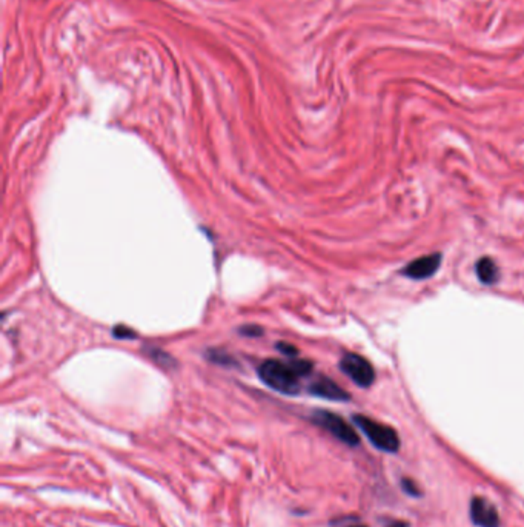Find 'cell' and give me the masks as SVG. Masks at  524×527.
Here are the masks:
<instances>
[{
    "label": "cell",
    "mask_w": 524,
    "mask_h": 527,
    "mask_svg": "<svg viewBox=\"0 0 524 527\" xmlns=\"http://www.w3.org/2000/svg\"><path fill=\"white\" fill-rule=\"evenodd\" d=\"M314 364L306 360L279 361L268 360L258 367V378L273 390L283 395H299L301 392V379L312 373Z\"/></svg>",
    "instance_id": "1"
},
{
    "label": "cell",
    "mask_w": 524,
    "mask_h": 527,
    "mask_svg": "<svg viewBox=\"0 0 524 527\" xmlns=\"http://www.w3.org/2000/svg\"><path fill=\"white\" fill-rule=\"evenodd\" d=\"M352 421L378 450L384 452V454H397L399 452L400 438L390 425L378 423L375 419L364 415H353Z\"/></svg>",
    "instance_id": "2"
},
{
    "label": "cell",
    "mask_w": 524,
    "mask_h": 527,
    "mask_svg": "<svg viewBox=\"0 0 524 527\" xmlns=\"http://www.w3.org/2000/svg\"><path fill=\"white\" fill-rule=\"evenodd\" d=\"M311 421L319 425L327 434H331L334 438H337L338 441L349 445V447H357L360 444V438L357 432L352 429L349 423H346L345 419L337 415V413L329 410H315L311 415Z\"/></svg>",
    "instance_id": "3"
},
{
    "label": "cell",
    "mask_w": 524,
    "mask_h": 527,
    "mask_svg": "<svg viewBox=\"0 0 524 527\" xmlns=\"http://www.w3.org/2000/svg\"><path fill=\"white\" fill-rule=\"evenodd\" d=\"M340 370L358 387L368 388L375 381V370L372 364L362 355L351 353V351L345 353L340 360Z\"/></svg>",
    "instance_id": "4"
},
{
    "label": "cell",
    "mask_w": 524,
    "mask_h": 527,
    "mask_svg": "<svg viewBox=\"0 0 524 527\" xmlns=\"http://www.w3.org/2000/svg\"><path fill=\"white\" fill-rule=\"evenodd\" d=\"M441 259H443L441 253H431V255L421 256V258H416L414 261H410L409 264H406V266L401 268V274L405 276V278L414 279V281L429 279L438 272V268L441 266Z\"/></svg>",
    "instance_id": "5"
},
{
    "label": "cell",
    "mask_w": 524,
    "mask_h": 527,
    "mask_svg": "<svg viewBox=\"0 0 524 527\" xmlns=\"http://www.w3.org/2000/svg\"><path fill=\"white\" fill-rule=\"evenodd\" d=\"M471 522L477 527H500V515L495 506L483 497H473L469 507Z\"/></svg>",
    "instance_id": "6"
},
{
    "label": "cell",
    "mask_w": 524,
    "mask_h": 527,
    "mask_svg": "<svg viewBox=\"0 0 524 527\" xmlns=\"http://www.w3.org/2000/svg\"><path fill=\"white\" fill-rule=\"evenodd\" d=\"M308 392L314 395V397L329 399V401H338V403H345V401L351 399V395L340 387L336 381H332L327 376L320 375L315 378L308 387Z\"/></svg>",
    "instance_id": "7"
},
{
    "label": "cell",
    "mask_w": 524,
    "mask_h": 527,
    "mask_svg": "<svg viewBox=\"0 0 524 527\" xmlns=\"http://www.w3.org/2000/svg\"><path fill=\"white\" fill-rule=\"evenodd\" d=\"M475 273L478 281L486 285H494L495 282L500 279V268H498L497 262L489 258V256H484V258L477 261Z\"/></svg>",
    "instance_id": "8"
},
{
    "label": "cell",
    "mask_w": 524,
    "mask_h": 527,
    "mask_svg": "<svg viewBox=\"0 0 524 527\" xmlns=\"http://www.w3.org/2000/svg\"><path fill=\"white\" fill-rule=\"evenodd\" d=\"M149 356L153 358V360H154L157 364H159V366H162V367L171 368V367L175 366V360H174V358H173L171 355H168L166 351H163L162 349H154V350H151V351H149Z\"/></svg>",
    "instance_id": "9"
},
{
    "label": "cell",
    "mask_w": 524,
    "mask_h": 527,
    "mask_svg": "<svg viewBox=\"0 0 524 527\" xmlns=\"http://www.w3.org/2000/svg\"><path fill=\"white\" fill-rule=\"evenodd\" d=\"M208 358H210L212 362L220 364V366H234V362H236L225 350H211L210 353H208Z\"/></svg>",
    "instance_id": "10"
},
{
    "label": "cell",
    "mask_w": 524,
    "mask_h": 527,
    "mask_svg": "<svg viewBox=\"0 0 524 527\" xmlns=\"http://www.w3.org/2000/svg\"><path fill=\"white\" fill-rule=\"evenodd\" d=\"M401 489H403V492H405L406 495H409V497H414V498H420L421 497L420 487L416 486V482L414 480L403 478L401 480Z\"/></svg>",
    "instance_id": "11"
},
{
    "label": "cell",
    "mask_w": 524,
    "mask_h": 527,
    "mask_svg": "<svg viewBox=\"0 0 524 527\" xmlns=\"http://www.w3.org/2000/svg\"><path fill=\"white\" fill-rule=\"evenodd\" d=\"M112 335H114L117 340H134L137 333L129 327H126V325H117V327L112 330Z\"/></svg>",
    "instance_id": "12"
},
{
    "label": "cell",
    "mask_w": 524,
    "mask_h": 527,
    "mask_svg": "<svg viewBox=\"0 0 524 527\" xmlns=\"http://www.w3.org/2000/svg\"><path fill=\"white\" fill-rule=\"evenodd\" d=\"M240 333H242L243 336L258 338L260 335H263V330L258 327V325H243V327L240 329Z\"/></svg>",
    "instance_id": "13"
},
{
    "label": "cell",
    "mask_w": 524,
    "mask_h": 527,
    "mask_svg": "<svg viewBox=\"0 0 524 527\" xmlns=\"http://www.w3.org/2000/svg\"><path fill=\"white\" fill-rule=\"evenodd\" d=\"M277 349H279L283 355H286L289 358H294L299 355V350H297L295 346H292V344H288V342H279L277 344Z\"/></svg>",
    "instance_id": "14"
},
{
    "label": "cell",
    "mask_w": 524,
    "mask_h": 527,
    "mask_svg": "<svg viewBox=\"0 0 524 527\" xmlns=\"http://www.w3.org/2000/svg\"><path fill=\"white\" fill-rule=\"evenodd\" d=\"M388 527H409V524L406 522H394V523H390Z\"/></svg>",
    "instance_id": "15"
},
{
    "label": "cell",
    "mask_w": 524,
    "mask_h": 527,
    "mask_svg": "<svg viewBox=\"0 0 524 527\" xmlns=\"http://www.w3.org/2000/svg\"><path fill=\"white\" fill-rule=\"evenodd\" d=\"M342 527H366L364 524H358V523H353V524H346V526H342Z\"/></svg>",
    "instance_id": "16"
}]
</instances>
